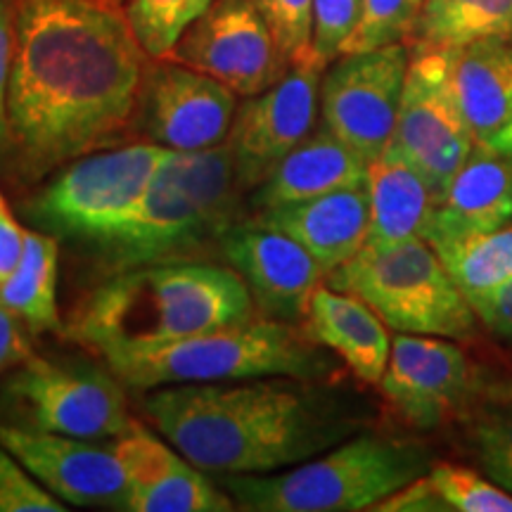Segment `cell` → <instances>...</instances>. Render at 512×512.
I'll return each mask as SVG.
<instances>
[{
	"instance_id": "cell-1",
	"label": "cell",
	"mask_w": 512,
	"mask_h": 512,
	"mask_svg": "<svg viewBox=\"0 0 512 512\" xmlns=\"http://www.w3.org/2000/svg\"><path fill=\"white\" fill-rule=\"evenodd\" d=\"M147 53L112 0H15L3 150L24 183L133 128Z\"/></svg>"
},
{
	"instance_id": "cell-2",
	"label": "cell",
	"mask_w": 512,
	"mask_h": 512,
	"mask_svg": "<svg viewBox=\"0 0 512 512\" xmlns=\"http://www.w3.org/2000/svg\"><path fill=\"white\" fill-rule=\"evenodd\" d=\"M140 408L190 463L221 475L299 465L354 432L328 399L292 377L159 387Z\"/></svg>"
},
{
	"instance_id": "cell-3",
	"label": "cell",
	"mask_w": 512,
	"mask_h": 512,
	"mask_svg": "<svg viewBox=\"0 0 512 512\" xmlns=\"http://www.w3.org/2000/svg\"><path fill=\"white\" fill-rule=\"evenodd\" d=\"M252 318V294L233 268L169 261L107 275L76 306L67 337L105 356L162 347Z\"/></svg>"
},
{
	"instance_id": "cell-4",
	"label": "cell",
	"mask_w": 512,
	"mask_h": 512,
	"mask_svg": "<svg viewBox=\"0 0 512 512\" xmlns=\"http://www.w3.org/2000/svg\"><path fill=\"white\" fill-rule=\"evenodd\" d=\"M318 347L306 332L294 330L292 323L264 316L162 347L112 351L100 358L124 387L150 392L174 384L256 377L311 382L332 370V361Z\"/></svg>"
},
{
	"instance_id": "cell-5",
	"label": "cell",
	"mask_w": 512,
	"mask_h": 512,
	"mask_svg": "<svg viewBox=\"0 0 512 512\" xmlns=\"http://www.w3.org/2000/svg\"><path fill=\"white\" fill-rule=\"evenodd\" d=\"M432 465L430 453L413 441L361 434L287 472L223 475L219 484L240 510L356 512L373 510Z\"/></svg>"
},
{
	"instance_id": "cell-6",
	"label": "cell",
	"mask_w": 512,
	"mask_h": 512,
	"mask_svg": "<svg viewBox=\"0 0 512 512\" xmlns=\"http://www.w3.org/2000/svg\"><path fill=\"white\" fill-rule=\"evenodd\" d=\"M325 285L363 299L389 330L453 342L477 335L475 309L422 238L363 245L347 264L325 275Z\"/></svg>"
},
{
	"instance_id": "cell-7",
	"label": "cell",
	"mask_w": 512,
	"mask_h": 512,
	"mask_svg": "<svg viewBox=\"0 0 512 512\" xmlns=\"http://www.w3.org/2000/svg\"><path fill=\"white\" fill-rule=\"evenodd\" d=\"M166 152L155 143H133L74 159L22 204L24 219L57 240L98 245L136 214Z\"/></svg>"
},
{
	"instance_id": "cell-8",
	"label": "cell",
	"mask_w": 512,
	"mask_h": 512,
	"mask_svg": "<svg viewBox=\"0 0 512 512\" xmlns=\"http://www.w3.org/2000/svg\"><path fill=\"white\" fill-rule=\"evenodd\" d=\"M112 373L31 354L0 384V422L76 439H117L136 425Z\"/></svg>"
},
{
	"instance_id": "cell-9",
	"label": "cell",
	"mask_w": 512,
	"mask_h": 512,
	"mask_svg": "<svg viewBox=\"0 0 512 512\" xmlns=\"http://www.w3.org/2000/svg\"><path fill=\"white\" fill-rule=\"evenodd\" d=\"M408 62L411 57L403 43L347 53L337 57L320 81L323 126L368 164L394 138Z\"/></svg>"
},
{
	"instance_id": "cell-10",
	"label": "cell",
	"mask_w": 512,
	"mask_h": 512,
	"mask_svg": "<svg viewBox=\"0 0 512 512\" xmlns=\"http://www.w3.org/2000/svg\"><path fill=\"white\" fill-rule=\"evenodd\" d=\"M392 145L430 181L437 200L470 157L475 138L453 93L446 50L413 53Z\"/></svg>"
},
{
	"instance_id": "cell-11",
	"label": "cell",
	"mask_w": 512,
	"mask_h": 512,
	"mask_svg": "<svg viewBox=\"0 0 512 512\" xmlns=\"http://www.w3.org/2000/svg\"><path fill=\"white\" fill-rule=\"evenodd\" d=\"M325 64L316 53L292 62L283 79L238 105L226 145L242 192L254 190L280 159L316 131Z\"/></svg>"
},
{
	"instance_id": "cell-12",
	"label": "cell",
	"mask_w": 512,
	"mask_h": 512,
	"mask_svg": "<svg viewBox=\"0 0 512 512\" xmlns=\"http://www.w3.org/2000/svg\"><path fill=\"white\" fill-rule=\"evenodd\" d=\"M166 60L226 83L242 98L271 88L290 69L254 0H214Z\"/></svg>"
},
{
	"instance_id": "cell-13",
	"label": "cell",
	"mask_w": 512,
	"mask_h": 512,
	"mask_svg": "<svg viewBox=\"0 0 512 512\" xmlns=\"http://www.w3.org/2000/svg\"><path fill=\"white\" fill-rule=\"evenodd\" d=\"M145 69L133 128L166 150H207L226 143L238 93L226 83L171 60Z\"/></svg>"
},
{
	"instance_id": "cell-14",
	"label": "cell",
	"mask_w": 512,
	"mask_h": 512,
	"mask_svg": "<svg viewBox=\"0 0 512 512\" xmlns=\"http://www.w3.org/2000/svg\"><path fill=\"white\" fill-rule=\"evenodd\" d=\"M380 387L396 415L422 432L463 418L477 392L472 366L458 344L446 337L408 332L392 339Z\"/></svg>"
},
{
	"instance_id": "cell-15",
	"label": "cell",
	"mask_w": 512,
	"mask_h": 512,
	"mask_svg": "<svg viewBox=\"0 0 512 512\" xmlns=\"http://www.w3.org/2000/svg\"><path fill=\"white\" fill-rule=\"evenodd\" d=\"M0 446L62 503L131 512V486L112 444L0 422Z\"/></svg>"
},
{
	"instance_id": "cell-16",
	"label": "cell",
	"mask_w": 512,
	"mask_h": 512,
	"mask_svg": "<svg viewBox=\"0 0 512 512\" xmlns=\"http://www.w3.org/2000/svg\"><path fill=\"white\" fill-rule=\"evenodd\" d=\"M221 249L266 318L285 323L306 318L313 292L325 283V271L297 240L249 221L230 230Z\"/></svg>"
},
{
	"instance_id": "cell-17",
	"label": "cell",
	"mask_w": 512,
	"mask_h": 512,
	"mask_svg": "<svg viewBox=\"0 0 512 512\" xmlns=\"http://www.w3.org/2000/svg\"><path fill=\"white\" fill-rule=\"evenodd\" d=\"M209 240H216V235L200 209L159 169L136 214L93 247L107 275H114L140 266L183 261L185 254L200 252Z\"/></svg>"
},
{
	"instance_id": "cell-18",
	"label": "cell",
	"mask_w": 512,
	"mask_h": 512,
	"mask_svg": "<svg viewBox=\"0 0 512 512\" xmlns=\"http://www.w3.org/2000/svg\"><path fill=\"white\" fill-rule=\"evenodd\" d=\"M131 486V512H230L233 498L204 477L178 448L166 446L140 422L112 439Z\"/></svg>"
},
{
	"instance_id": "cell-19",
	"label": "cell",
	"mask_w": 512,
	"mask_h": 512,
	"mask_svg": "<svg viewBox=\"0 0 512 512\" xmlns=\"http://www.w3.org/2000/svg\"><path fill=\"white\" fill-rule=\"evenodd\" d=\"M451 86L475 145L512 159V38L446 50Z\"/></svg>"
},
{
	"instance_id": "cell-20",
	"label": "cell",
	"mask_w": 512,
	"mask_h": 512,
	"mask_svg": "<svg viewBox=\"0 0 512 512\" xmlns=\"http://www.w3.org/2000/svg\"><path fill=\"white\" fill-rule=\"evenodd\" d=\"M254 221L297 240L328 275L337 266L347 264L366 245L370 221L368 188L356 185L304 202L261 209L256 211Z\"/></svg>"
},
{
	"instance_id": "cell-21",
	"label": "cell",
	"mask_w": 512,
	"mask_h": 512,
	"mask_svg": "<svg viewBox=\"0 0 512 512\" xmlns=\"http://www.w3.org/2000/svg\"><path fill=\"white\" fill-rule=\"evenodd\" d=\"M512 223V159L472 147L434 209L427 242L494 233Z\"/></svg>"
},
{
	"instance_id": "cell-22",
	"label": "cell",
	"mask_w": 512,
	"mask_h": 512,
	"mask_svg": "<svg viewBox=\"0 0 512 512\" xmlns=\"http://www.w3.org/2000/svg\"><path fill=\"white\" fill-rule=\"evenodd\" d=\"M368 162L325 126L306 136L252 190L254 211L366 185Z\"/></svg>"
},
{
	"instance_id": "cell-23",
	"label": "cell",
	"mask_w": 512,
	"mask_h": 512,
	"mask_svg": "<svg viewBox=\"0 0 512 512\" xmlns=\"http://www.w3.org/2000/svg\"><path fill=\"white\" fill-rule=\"evenodd\" d=\"M306 335L335 351L358 380L380 384L392 354L387 323L354 294L320 285L304 318Z\"/></svg>"
},
{
	"instance_id": "cell-24",
	"label": "cell",
	"mask_w": 512,
	"mask_h": 512,
	"mask_svg": "<svg viewBox=\"0 0 512 512\" xmlns=\"http://www.w3.org/2000/svg\"><path fill=\"white\" fill-rule=\"evenodd\" d=\"M366 188L370 207L366 245L427 238L439 202L437 192L392 143L368 164Z\"/></svg>"
},
{
	"instance_id": "cell-25",
	"label": "cell",
	"mask_w": 512,
	"mask_h": 512,
	"mask_svg": "<svg viewBox=\"0 0 512 512\" xmlns=\"http://www.w3.org/2000/svg\"><path fill=\"white\" fill-rule=\"evenodd\" d=\"M164 174L181 188L188 200L200 209L216 240L242 223L240 183L235 176L233 155L226 143L207 150H169L162 164Z\"/></svg>"
},
{
	"instance_id": "cell-26",
	"label": "cell",
	"mask_w": 512,
	"mask_h": 512,
	"mask_svg": "<svg viewBox=\"0 0 512 512\" xmlns=\"http://www.w3.org/2000/svg\"><path fill=\"white\" fill-rule=\"evenodd\" d=\"M57 271H60V240L43 230L24 228L22 259L15 273L0 283V297L22 318L27 330L36 335L60 330Z\"/></svg>"
},
{
	"instance_id": "cell-27",
	"label": "cell",
	"mask_w": 512,
	"mask_h": 512,
	"mask_svg": "<svg viewBox=\"0 0 512 512\" xmlns=\"http://www.w3.org/2000/svg\"><path fill=\"white\" fill-rule=\"evenodd\" d=\"M411 36L415 50H451L512 36V0H425Z\"/></svg>"
},
{
	"instance_id": "cell-28",
	"label": "cell",
	"mask_w": 512,
	"mask_h": 512,
	"mask_svg": "<svg viewBox=\"0 0 512 512\" xmlns=\"http://www.w3.org/2000/svg\"><path fill=\"white\" fill-rule=\"evenodd\" d=\"M430 245L467 302L512 278V223L494 233L432 240Z\"/></svg>"
},
{
	"instance_id": "cell-29",
	"label": "cell",
	"mask_w": 512,
	"mask_h": 512,
	"mask_svg": "<svg viewBox=\"0 0 512 512\" xmlns=\"http://www.w3.org/2000/svg\"><path fill=\"white\" fill-rule=\"evenodd\" d=\"M463 420L482 470L512 491V384L477 389Z\"/></svg>"
},
{
	"instance_id": "cell-30",
	"label": "cell",
	"mask_w": 512,
	"mask_h": 512,
	"mask_svg": "<svg viewBox=\"0 0 512 512\" xmlns=\"http://www.w3.org/2000/svg\"><path fill=\"white\" fill-rule=\"evenodd\" d=\"M214 0H128L126 17L150 60H166L185 29Z\"/></svg>"
},
{
	"instance_id": "cell-31",
	"label": "cell",
	"mask_w": 512,
	"mask_h": 512,
	"mask_svg": "<svg viewBox=\"0 0 512 512\" xmlns=\"http://www.w3.org/2000/svg\"><path fill=\"white\" fill-rule=\"evenodd\" d=\"M448 512H512V494L470 467L439 463L427 472Z\"/></svg>"
},
{
	"instance_id": "cell-32",
	"label": "cell",
	"mask_w": 512,
	"mask_h": 512,
	"mask_svg": "<svg viewBox=\"0 0 512 512\" xmlns=\"http://www.w3.org/2000/svg\"><path fill=\"white\" fill-rule=\"evenodd\" d=\"M425 0H363L361 19L342 55L394 46L411 36Z\"/></svg>"
},
{
	"instance_id": "cell-33",
	"label": "cell",
	"mask_w": 512,
	"mask_h": 512,
	"mask_svg": "<svg viewBox=\"0 0 512 512\" xmlns=\"http://www.w3.org/2000/svg\"><path fill=\"white\" fill-rule=\"evenodd\" d=\"M287 62H299L313 50V0H254Z\"/></svg>"
},
{
	"instance_id": "cell-34",
	"label": "cell",
	"mask_w": 512,
	"mask_h": 512,
	"mask_svg": "<svg viewBox=\"0 0 512 512\" xmlns=\"http://www.w3.org/2000/svg\"><path fill=\"white\" fill-rule=\"evenodd\" d=\"M60 498L50 494L38 479L0 446V512H64Z\"/></svg>"
},
{
	"instance_id": "cell-35",
	"label": "cell",
	"mask_w": 512,
	"mask_h": 512,
	"mask_svg": "<svg viewBox=\"0 0 512 512\" xmlns=\"http://www.w3.org/2000/svg\"><path fill=\"white\" fill-rule=\"evenodd\" d=\"M363 0H313V50L325 64L337 60L361 19Z\"/></svg>"
},
{
	"instance_id": "cell-36",
	"label": "cell",
	"mask_w": 512,
	"mask_h": 512,
	"mask_svg": "<svg viewBox=\"0 0 512 512\" xmlns=\"http://www.w3.org/2000/svg\"><path fill=\"white\" fill-rule=\"evenodd\" d=\"M470 306L475 309L479 323H484L498 339L512 344V278L472 299Z\"/></svg>"
},
{
	"instance_id": "cell-37",
	"label": "cell",
	"mask_w": 512,
	"mask_h": 512,
	"mask_svg": "<svg viewBox=\"0 0 512 512\" xmlns=\"http://www.w3.org/2000/svg\"><path fill=\"white\" fill-rule=\"evenodd\" d=\"M373 510L380 512H448L446 503L441 501L437 491L427 475L415 479L403 489L394 491L392 496L384 498L382 503H377Z\"/></svg>"
},
{
	"instance_id": "cell-38",
	"label": "cell",
	"mask_w": 512,
	"mask_h": 512,
	"mask_svg": "<svg viewBox=\"0 0 512 512\" xmlns=\"http://www.w3.org/2000/svg\"><path fill=\"white\" fill-rule=\"evenodd\" d=\"M15 53V0H0V150L8 121V88Z\"/></svg>"
},
{
	"instance_id": "cell-39",
	"label": "cell",
	"mask_w": 512,
	"mask_h": 512,
	"mask_svg": "<svg viewBox=\"0 0 512 512\" xmlns=\"http://www.w3.org/2000/svg\"><path fill=\"white\" fill-rule=\"evenodd\" d=\"M24 328L27 325L22 323V318L0 297V373L15 370L19 363H24L31 356Z\"/></svg>"
},
{
	"instance_id": "cell-40",
	"label": "cell",
	"mask_w": 512,
	"mask_h": 512,
	"mask_svg": "<svg viewBox=\"0 0 512 512\" xmlns=\"http://www.w3.org/2000/svg\"><path fill=\"white\" fill-rule=\"evenodd\" d=\"M24 252V228L10 214L8 204L0 202V283L10 278Z\"/></svg>"
},
{
	"instance_id": "cell-41",
	"label": "cell",
	"mask_w": 512,
	"mask_h": 512,
	"mask_svg": "<svg viewBox=\"0 0 512 512\" xmlns=\"http://www.w3.org/2000/svg\"><path fill=\"white\" fill-rule=\"evenodd\" d=\"M112 3H119L121 5V3H124V0H112Z\"/></svg>"
},
{
	"instance_id": "cell-42",
	"label": "cell",
	"mask_w": 512,
	"mask_h": 512,
	"mask_svg": "<svg viewBox=\"0 0 512 512\" xmlns=\"http://www.w3.org/2000/svg\"><path fill=\"white\" fill-rule=\"evenodd\" d=\"M0 202H3V195H0Z\"/></svg>"
},
{
	"instance_id": "cell-43",
	"label": "cell",
	"mask_w": 512,
	"mask_h": 512,
	"mask_svg": "<svg viewBox=\"0 0 512 512\" xmlns=\"http://www.w3.org/2000/svg\"><path fill=\"white\" fill-rule=\"evenodd\" d=\"M510 494H512V491H510Z\"/></svg>"
},
{
	"instance_id": "cell-44",
	"label": "cell",
	"mask_w": 512,
	"mask_h": 512,
	"mask_svg": "<svg viewBox=\"0 0 512 512\" xmlns=\"http://www.w3.org/2000/svg\"><path fill=\"white\" fill-rule=\"evenodd\" d=\"M510 38H512V36H510Z\"/></svg>"
}]
</instances>
